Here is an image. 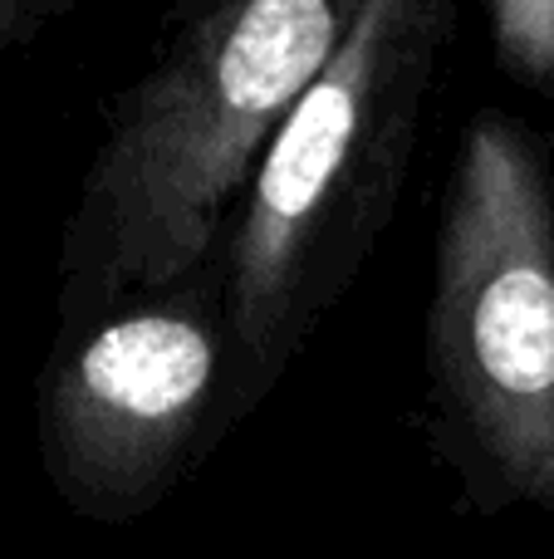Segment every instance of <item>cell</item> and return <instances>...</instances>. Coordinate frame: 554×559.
Segmentation results:
<instances>
[{
    "mask_svg": "<svg viewBox=\"0 0 554 559\" xmlns=\"http://www.w3.org/2000/svg\"><path fill=\"white\" fill-rule=\"evenodd\" d=\"M363 0H172L98 114L55 255V329L177 285L221 251L236 197Z\"/></svg>",
    "mask_w": 554,
    "mask_h": 559,
    "instance_id": "cell-1",
    "label": "cell"
},
{
    "mask_svg": "<svg viewBox=\"0 0 554 559\" xmlns=\"http://www.w3.org/2000/svg\"><path fill=\"white\" fill-rule=\"evenodd\" d=\"M461 0H363L349 39L275 128L221 236L231 437L344 305L408 187Z\"/></svg>",
    "mask_w": 554,
    "mask_h": 559,
    "instance_id": "cell-2",
    "label": "cell"
},
{
    "mask_svg": "<svg viewBox=\"0 0 554 559\" xmlns=\"http://www.w3.org/2000/svg\"><path fill=\"white\" fill-rule=\"evenodd\" d=\"M427 437L477 521L554 515V173L486 108L457 138L422 309Z\"/></svg>",
    "mask_w": 554,
    "mask_h": 559,
    "instance_id": "cell-3",
    "label": "cell"
},
{
    "mask_svg": "<svg viewBox=\"0 0 554 559\" xmlns=\"http://www.w3.org/2000/svg\"><path fill=\"white\" fill-rule=\"evenodd\" d=\"M221 251L177 285L55 329L35 378V442L55 496L94 525H133L226 442Z\"/></svg>",
    "mask_w": 554,
    "mask_h": 559,
    "instance_id": "cell-4",
    "label": "cell"
},
{
    "mask_svg": "<svg viewBox=\"0 0 554 559\" xmlns=\"http://www.w3.org/2000/svg\"><path fill=\"white\" fill-rule=\"evenodd\" d=\"M496 74L554 104V0H481Z\"/></svg>",
    "mask_w": 554,
    "mask_h": 559,
    "instance_id": "cell-5",
    "label": "cell"
},
{
    "mask_svg": "<svg viewBox=\"0 0 554 559\" xmlns=\"http://www.w3.org/2000/svg\"><path fill=\"white\" fill-rule=\"evenodd\" d=\"M74 5L79 0H10L5 20H0V55H10V49L39 39L55 20H64Z\"/></svg>",
    "mask_w": 554,
    "mask_h": 559,
    "instance_id": "cell-6",
    "label": "cell"
},
{
    "mask_svg": "<svg viewBox=\"0 0 554 559\" xmlns=\"http://www.w3.org/2000/svg\"><path fill=\"white\" fill-rule=\"evenodd\" d=\"M5 10H10V0H0V20H5Z\"/></svg>",
    "mask_w": 554,
    "mask_h": 559,
    "instance_id": "cell-7",
    "label": "cell"
}]
</instances>
